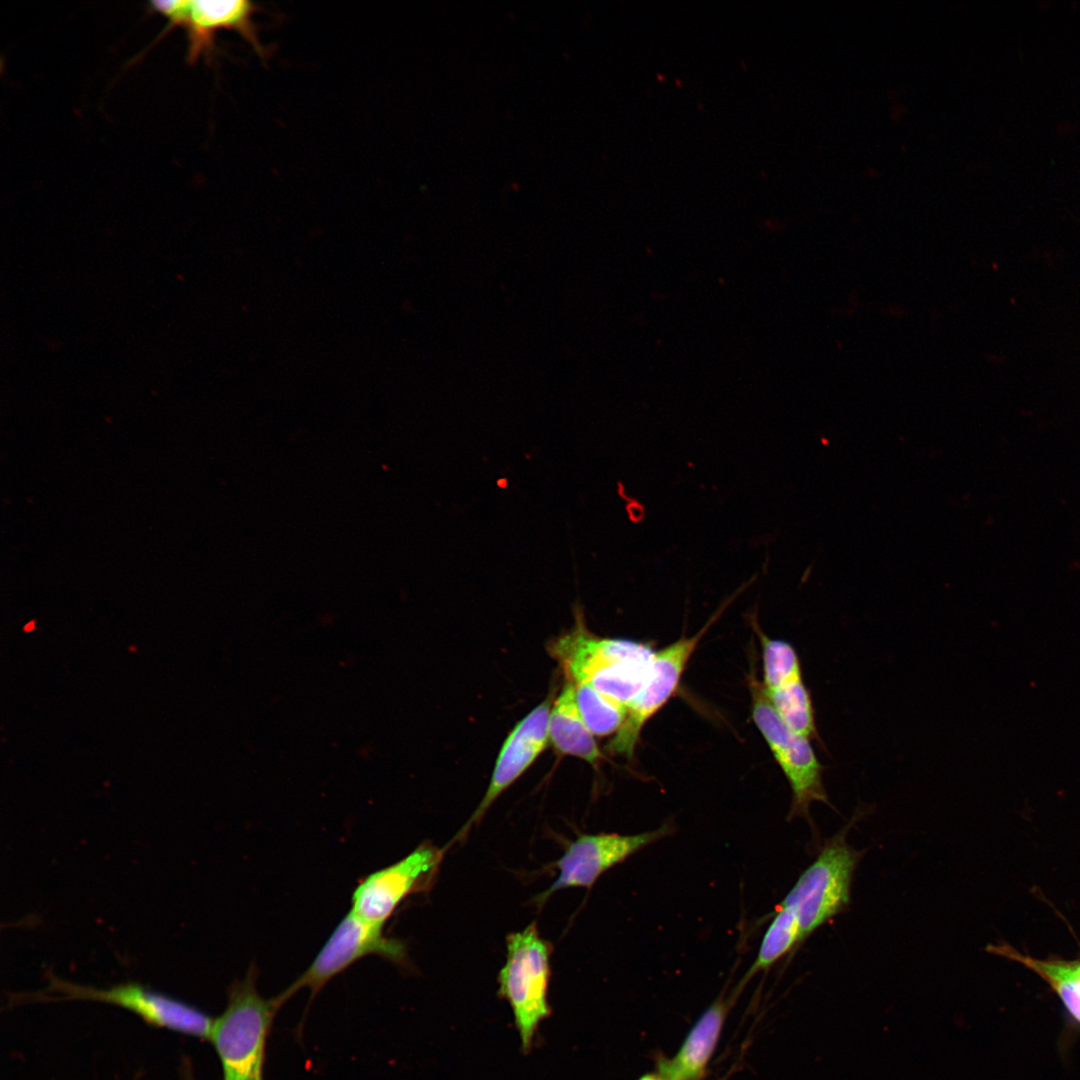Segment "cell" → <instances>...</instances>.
I'll return each instance as SVG.
<instances>
[{
  "instance_id": "6da1fadb",
  "label": "cell",
  "mask_w": 1080,
  "mask_h": 1080,
  "mask_svg": "<svg viewBox=\"0 0 1080 1080\" xmlns=\"http://www.w3.org/2000/svg\"><path fill=\"white\" fill-rule=\"evenodd\" d=\"M574 627L548 647L574 684L586 683L628 707L647 677L655 653L644 642L594 635L584 622L582 607H574Z\"/></svg>"
},
{
  "instance_id": "7a4b0ae2",
  "label": "cell",
  "mask_w": 1080,
  "mask_h": 1080,
  "mask_svg": "<svg viewBox=\"0 0 1080 1080\" xmlns=\"http://www.w3.org/2000/svg\"><path fill=\"white\" fill-rule=\"evenodd\" d=\"M255 968L233 984L228 1004L214 1019L209 1040L220 1059L224 1080H263L265 1045L272 1020L281 1007L257 991Z\"/></svg>"
},
{
  "instance_id": "3957f363",
  "label": "cell",
  "mask_w": 1080,
  "mask_h": 1080,
  "mask_svg": "<svg viewBox=\"0 0 1080 1080\" xmlns=\"http://www.w3.org/2000/svg\"><path fill=\"white\" fill-rule=\"evenodd\" d=\"M506 961L498 975V994L510 1005L521 1049L528 1053L539 1024L550 1013L548 985L552 944L541 937L537 923L506 938Z\"/></svg>"
},
{
  "instance_id": "277c9868",
  "label": "cell",
  "mask_w": 1080,
  "mask_h": 1080,
  "mask_svg": "<svg viewBox=\"0 0 1080 1080\" xmlns=\"http://www.w3.org/2000/svg\"><path fill=\"white\" fill-rule=\"evenodd\" d=\"M750 691L753 721L791 788L789 817H805L810 820L809 809L813 802L832 806L823 782L824 766L819 761L811 740L792 730L782 720L767 697L762 683L754 675L750 678Z\"/></svg>"
},
{
  "instance_id": "5b68a950",
  "label": "cell",
  "mask_w": 1080,
  "mask_h": 1080,
  "mask_svg": "<svg viewBox=\"0 0 1080 1080\" xmlns=\"http://www.w3.org/2000/svg\"><path fill=\"white\" fill-rule=\"evenodd\" d=\"M846 829L828 840L782 903L798 915L801 941L847 908L854 870L861 858L845 840Z\"/></svg>"
},
{
  "instance_id": "8992f818",
  "label": "cell",
  "mask_w": 1080,
  "mask_h": 1080,
  "mask_svg": "<svg viewBox=\"0 0 1080 1080\" xmlns=\"http://www.w3.org/2000/svg\"><path fill=\"white\" fill-rule=\"evenodd\" d=\"M750 582L727 599L694 635L680 639L655 651L647 677L639 692L627 707L624 722L606 746L609 753L630 759L635 752L645 724L667 703L676 691L686 665L702 637L721 616L727 605Z\"/></svg>"
},
{
  "instance_id": "52a82bcc",
  "label": "cell",
  "mask_w": 1080,
  "mask_h": 1080,
  "mask_svg": "<svg viewBox=\"0 0 1080 1080\" xmlns=\"http://www.w3.org/2000/svg\"><path fill=\"white\" fill-rule=\"evenodd\" d=\"M368 955L404 964L407 950L401 940L385 936L382 926L368 923L350 910L306 971L275 998L282 1006L302 988L314 995L334 976Z\"/></svg>"
},
{
  "instance_id": "ba28073f",
  "label": "cell",
  "mask_w": 1080,
  "mask_h": 1080,
  "mask_svg": "<svg viewBox=\"0 0 1080 1080\" xmlns=\"http://www.w3.org/2000/svg\"><path fill=\"white\" fill-rule=\"evenodd\" d=\"M442 858L443 850L430 842L421 843L401 860L361 879L352 893L351 911L384 927L405 898L432 887Z\"/></svg>"
},
{
  "instance_id": "9c48e42d",
  "label": "cell",
  "mask_w": 1080,
  "mask_h": 1080,
  "mask_svg": "<svg viewBox=\"0 0 1080 1080\" xmlns=\"http://www.w3.org/2000/svg\"><path fill=\"white\" fill-rule=\"evenodd\" d=\"M151 6L169 20L168 29L180 26L186 30L191 63L210 55L220 30L238 32L260 57L265 56L253 21L257 7L250 1L173 0L154 1Z\"/></svg>"
},
{
  "instance_id": "30bf717a",
  "label": "cell",
  "mask_w": 1080,
  "mask_h": 1080,
  "mask_svg": "<svg viewBox=\"0 0 1080 1080\" xmlns=\"http://www.w3.org/2000/svg\"><path fill=\"white\" fill-rule=\"evenodd\" d=\"M51 984L63 999L109 1003L125 1008L157 1027L208 1040L211 1035L214 1019L207 1014L138 984H121L107 989L79 986L58 979Z\"/></svg>"
},
{
  "instance_id": "8fae6325",
  "label": "cell",
  "mask_w": 1080,
  "mask_h": 1080,
  "mask_svg": "<svg viewBox=\"0 0 1080 1080\" xmlns=\"http://www.w3.org/2000/svg\"><path fill=\"white\" fill-rule=\"evenodd\" d=\"M671 832L672 826L664 824L657 829L632 835L617 833L579 835L569 843L562 857L554 864L558 869V876L552 885L538 896V903L545 902L559 890L574 887L590 888L607 870Z\"/></svg>"
},
{
  "instance_id": "7c38bea8",
  "label": "cell",
  "mask_w": 1080,
  "mask_h": 1080,
  "mask_svg": "<svg viewBox=\"0 0 1080 1080\" xmlns=\"http://www.w3.org/2000/svg\"><path fill=\"white\" fill-rule=\"evenodd\" d=\"M553 701L546 698L523 717L509 733L496 759L488 788L469 820L463 836L479 822L497 798L538 758L549 742V716Z\"/></svg>"
},
{
  "instance_id": "4fadbf2b",
  "label": "cell",
  "mask_w": 1080,
  "mask_h": 1080,
  "mask_svg": "<svg viewBox=\"0 0 1080 1080\" xmlns=\"http://www.w3.org/2000/svg\"><path fill=\"white\" fill-rule=\"evenodd\" d=\"M720 996L698 1018L672 1058L660 1057L657 1073L665 1080H701L717 1047L728 1013Z\"/></svg>"
},
{
  "instance_id": "5bb4252c",
  "label": "cell",
  "mask_w": 1080,
  "mask_h": 1080,
  "mask_svg": "<svg viewBox=\"0 0 1080 1080\" xmlns=\"http://www.w3.org/2000/svg\"><path fill=\"white\" fill-rule=\"evenodd\" d=\"M548 730L549 741L559 754L577 757L592 766L598 764L602 754L580 714L570 680L552 703Z\"/></svg>"
},
{
  "instance_id": "9a60e30c",
  "label": "cell",
  "mask_w": 1080,
  "mask_h": 1080,
  "mask_svg": "<svg viewBox=\"0 0 1080 1080\" xmlns=\"http://www.w3.org/2000/svg\"><path fill=\"white\" fill-rule=\"evenodd\" d=\"M801 941L800 922L796 910L781 903L766 929L755 961L744 975L740 988L759 971L767 970Z\"/></svg>"
},
{
  "instance_id": "2e32d148",
  "label": "cell",
  "mask_w": 1080,
  "mask_h": 1080,
  "mask_svg": "<svg viewBox=\"0 0 1080 1080\" xmlns=\"http://www.w3.org/2000/svg\"><path fill=\"white\" fill-rule=\"evenodd\" d=\"M766 695L778 715L792 730L821 743L811 693L803 679Z\"/></svg>"
},
{
  "instance_id": "e0dca14e",
  "label": "cell",
  "mask_w": 1080,
  "mask_h": 1080,
  "mask_svg": "<svg viewBox=\"0 0 1080 1080\" xmlns=\"http://www.w3.org/2000/svg\"><path fill=\"white\" fill-rule=\"evenodd\" d=\"M1029 969L1057 994L1069 1014L1080 1024V959L1032 958Z\"/></svg>"
},
{
  "instance_id": "ac0fdd59",
  "label": "cell",
  "mask_w": 1080,
  "mask_h": 1080,
  "mask_svg": "<svg viewBox=\"0 0 1080 1080\" xmlns=\"http://www.w3.org/2000/svg\"><path fill=\"white\" fill-rule=\"evenodd\" d=\"M762 647L763 681L766 693L803 679L800 658L787 641L774 639L758 628Z\"/></svg>"
},
{
  "instance_id": "d6986e66",
  "label": "cell",
  "mask_w": 1080,
  "mask_h": 1080,
  "mask_svg": "<svg viewBox=\"0 0 1080 1080\" xmlns=\"http://www.w3.org/2000/svg\"><path fill=\"white\" fill-rule=\"evenodd\" d=\"M574 687L578 709L591 733L601 737L617 733L624 722L627 708L589 684L576 683Z\"/></svg>"
},
{
  "instance_id": "ffe728a7",
  "label": "cell",
  "mask_w": 1080,
  "mask_h": 1080,
  "mask_svg": "<svg viewBox=\"0 0 1080 1080\" xmlns=\"http://www.w3.org/2000/svg\"><path fill=\"white\" fill-rule=\"evenodd\" d=\"M637 1080H665V1079H664V1078H663V1077H662L661 1075H659V1074H658V1073L656 1072V1073H646V1074H643V1075H642V1076H641L640 1078H638Z\"/></svg>"
}]
</instances>
